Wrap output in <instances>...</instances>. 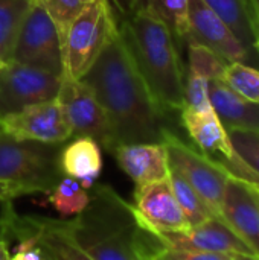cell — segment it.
<instances>
[{
    "label": "cell",
    "instance_id": "20",
    "mask_svg": "<svg viewBox=\"0 0 259 260\" xmlns=\"http://www.w3.org/2000/svg\"><path fill=\"white\" fill-rule=\"evenodd\" d=\"M34 0H0V59L9 62L14 44Z\"/></svg>",
    "mask_w": 259,
    "mask_h": 260
},
{
    "label": "cell",
    "instance_id": "27",
    "mask_svg": "<svg viewBox=\"0 0 259 260\" xmlns=\"http://www.w3.org/2000/svg\"><path fill=\"white\" fill-rule=\"evenodd\" d=\"M34 2L40 5L53 21L61 44L64 41L69 26L85 8V3H82L81 0H34Z\"/></svg>",
    "mask_w": 259,
    "mask_h": 260
},
{
    "label": "cell",
    "instance_id": "12",
    "mask_svg": "<svg viewBox=\"0 0 259 260\" xmlns=\"http://www.w3.org/2000/svg\"><path fill=\"white\" fill-rule=\"evenodd\" d=\"M150 235L162 247L218 253L227 256H237V254L256 256L250 250V247L218 216H214L202 222L200 225L191 227L185 232L150 233Z\"/></svg>",
    "mask_w": 259,
    "mask_h": 260
},
{
    "label": "cell",
    "instance_id": "4",
    "mask_svg": "<svg viewBox=\"0 0 259 260\" xmlns=\"http://www.w3.org/2000/svg\"><path fill=\"white\" fill-rule=\"evenodd\" d=\"M60 152L56 145L15 140L0 129V180L49 193L63 178Z\"/></svg>",
    "mask_w": 259,
    "mask_h": 260
},
{
    "label": "cell",
    "instance_id": "23",
    "mask_svg": "<svg viewBox=\"0 0 259 260\" xmlns=\"http://www.w3.org/2000/svg\"><path fill=\"white\" fill-rule=\"evenodd\" d=\"M49 203L61 216H76L89 206L90 195L78 180L63 177L49 192Z\"/></svg>",
    "mask_w": 259,
    "mask_h": 260
},
{
    "label": "cell",
    "instance_id": "35",
    "mask_svg": "<svg viewBox=\"0 0 259 260\" xmlns=\"http://www.w3.org/2000/svg\"><path fill=\"white\" fill-rule=\"evenodd\" d=\"M82 3H85V5H90V3H95V2H98V0H81Z\"/></svg>",
    "mask_w": 259,
    "mask_h": 260
},
{
    "label": "cell",
    "instance_id": "33",
    "mask_svg": "<svg viewBox=\"0 0 259 260\" xmlns=\"http://www.w3.org/2000/svg\"><path fill=\"white\" fill-rule=\"evenodd\" d=\"M9 259H11V254H9V245H8V235L0 221V260Z\"/></svg>",
    "mask_w": 259,
    "mask_h": 260
},
{
    "label": "cell",
    "instance_id": "8",
    "mask_svg": "<svg viewBox=\"0 0 259 260\" xmlns=\"http://www.w3.org/2000/svg\"><path fill=\"white\" fill-rule=\"evenodd\" d=\"M56 99L61 104L75 136L90 137L110 152L118 148L111 123L87 84L81 79L61 75V85Z\"/></svg>",
    "mask_w": 259,
    "mask_h": 260
},
{
    "label": "cell",
    "instance_id": "2",
    "mask_svg": "<svg viewBox=\"0 0 259 260\" xmlns=\"http://www.w3.org/2000/svg\"><path fill=\"white\" fill-rule=\"evenodd\" d=\"M66 225L93 260H139L160 247L139 225L131 204L110 187H96L89 206Z\"/></svg>",
    "mask_w": 259,
    "mask_h": 260
},
{
    "label": "cell",
    "instance_id": "15",
    "mask_svg": "<svg viewBox=\"0 0 259 260\" xmlns=\"http://www.w3.org/2000/svg\"><path fill=\"white\" fill-rule=\"evenodd\" d=\"M182 123L200 152L223 163H234L238 157L234 151L231 137L214 107L208 111H194L183 108L180 111Z\"/></svg>",
    "mask_w": 259,
    "mask_h": 260
},
{
    "label": "cell",
    "instance_id": "25",
    "mask_svg": "<svg viewBox=\"0 0 259 260\" xmlns=\"http://www.w3.org/2000/svg\"><path fill=\"white\" fill-rule=\"evenodd\" d=\"M241 98L259 104V70L246 62H227L223 79Z\"/></svg>",
    "mask_w": 259,
    "mask_h": 260
},
{
    "label": "cell",
    "instance_id": "16",
    "mask_svg": "<svg viewBox=\"0 0 259 260\" xmlns=\"http://www.w3.org/2000/svg\"><path fill=\"white\" fill-rule=\"evenodd\" d=\"M113 154L121 169L134 181L136 186L162 181L169 175L168 152L162 142L119 145Z\"/></svg>",
    "mask_w": 259,
    "mask_h": 260
},
{
    "label": "cell",
    "instance_id": "31",
    "mask_svg": "<svg viewBox=\"0 0 259 260\" xmlns=\"http://www.w3.org/2000/svg\"><path fill=\"white\" fill-rule=\"evenodd\" d=\"M31 193H34V190L31 187H26L23 184L12 183V181L0 180V203H9L18 197L31 195Z\"/></svg>",
    "mask_w": 259,
    "mask_h": 260
},
{
    "label": "cell",
    "instance_id": "21",
    "mask_svg": "<svg viewBox=\"0 0 259 260\" xmlns=\"http://www.w3.org/2000/svg\"><path fill=\"white\" fill-rule=\"evenodd\" d=\"M168 180H169L174 197H176L189 227L200 225L202 222L215 216L212 213V210L206 206L203 198L192 189V186L179 172H176L171 168H169Z\"/></svg>",
    "mask_w": 259,
    "mask_h": 260
},
{
    "label": "cell",
    "instance_id": "11",
    "mask_svg": "<svg viewBox=\"0 0 259 260\" xmlns=\"http://www.w3.org/2000/svg\"><path fill=\"white\" fill-rule=\"evenodd\" d=\"M131 207L139 225L150 233H172L191 229L168 178L136 186Z\"/></svg>",
    "mask_w": 259,
    "mask_h": 260
},
{
    "label": "cell",
    "instance_id": "29",
    "mask_svg": "<svg viewBox=\"0 0 259 260\" xmlns=\"http://www.w3.org/2000/svg\"><path fill=\"white\" fill-rule=\"evenodd\" d=\"M185 107L194 111H208L212 108L209 99V81L194 72L185 75Z\"/></svg>",
    "mask_w": 259,
    "mask_h": 260
},
{
    "label": "cell",
    "instance_id": "26",
    "mask_svg": "<svg viewBox=\"0 0 259 260\" xmlns=\"http://www.w3.org/2000/svg\"><path fill=\"white\" fill-rule=\"evenodd\" d=\"M186 43H188V56H189L188 70L205 76L208 81H214V79L221 81L227 61L221 58L218 53H215L214 50L208 49L206 46L197 41L188 40Z\"/></svg>",
    "mask_w": 259,
    "mask_h": 260
},
{
    "label": "cell",
    "instance_id": "40",
    "mask_svg": "<svg viewBox=\"0 0 259 260\" xmlns=\"http://www.w3.org/2000/svg\"><path fill=\"white\" fill-rule=\"evenodd\" d=\"M231 260H237V257H232V259H231Z\"/></svg>",
    "mask_w": 259,
    "mask_h": 260
},
{
    "label": "cell",
    "instance_id": "22",
    "mask_svg": "<svg viewBox=\"0 0 259 260\" xmlns=\"http://www.w3.org/2000/svg\"><path fill=\"white\" fill-rule=\"evenodd\" d=\"M205 3H208L231 26V29L249 52L250 49L255 50L249 0H205Z\"/></svg>",
    "mask_w": 259,
    "mask_h": 260
},
{
    "label": "cell",
    "instance_id": "34",
    "mask_svg": "<svg viewBox=\"0 0 259 260\" xmlns=\"http://www.w3.org/2000/svg\"><path fill=\"white\" fill-rule=\"evenodd\" d=\"M237 260H259L258 256H246V254H237Z\"/></svg>",
    "mask_w": 259,
    "mask_h": 260
},
{
    "label": "cell",
    "instance_id": "13",
    "mask_svg": "<svg viewBox=\"0 0 259 260\" xmlns=\"http://www.w3.org/2000/svg\"><path fill=\"white\" fill-rule=\"evenodd\" d=\"M218 53L227 62H246L249 50L231 26L205 0H189V37ZM186 40V41H188Z\"/></svg>",
    "mask_w": 259,
    "mask_h": 260
},
{
    "label": "cell",
    "instance_id": "19",
    "mask_svg": "<svg viewBox=\"0 0 259 260\" xmlns=\"http://www.w3.org/2000/svg\"><path fill=\"white\" fill-rule=\"evenodd\" d=\"M60 169L66 177L79 181L89 190L102 171L99 143L90 137H78L60 152Z\"/></svg>",
    "mask_w": 259,
    "mask_h": 260
},
{
    "label": "cell",
    "instance_id": "36",
    "mask_svg": "<svg viewBox=\"0 0 259 260\" xmlns=\"http://www.w3.org/2000/svg\"><path fill=\"white\" fill-rule=\"evenodd\" d=\"M250 2H252V3L255 5V8H256V9L259 11V0H250Z\"/></svg>",
    "mask_w": 259,
    "mask_h": 260
},
{
    "label": "cell",
    "instance_id": "10",
    "mask_svg": "<svg viewBox=\"0 0 259 260\" xmlns=\"http://www.w3.org/2000/svg\"><path fill=\"white\" fill-rule=\"evenodd\" d=\"M0 129L15 140L58 145L73 136L58 99L29 105L0 119Z\"/></svg>",
    "mask_w": 259,
    "mask_h": 260
},
{
    "label": "cell",
    "instance_id": "37",
    "mask_svg": "<svg viewBox=\"0 0 259 260\" xmlns=\"http://www.w3.org/2000/svg\"><path fill=\"white\" fill-rule=\"evenodd\" d=\"M250 184H252L253 187H256V189H258V190H259V178H258V180H256V181H255V183H250Z\"/></svg>",
    "mask_w": 259,
    "mask_h": 260
},
{
    "label": "cell",
    "instance_id": "28",
    "mask_svg": "<svg viewBox=\"0 0 259 260\" xmlns=\"http://www.w3.org/2000/svg\"><path fill=\"white\" fill-rule=\"evenodd\" d=\"M227 133L238 158L259 178V134L240 129H232Z\"/></svg>",
    "mask_w": 259,
    "mask_h": 260
},
{
    "label": "cell",
    "instance_id": "9",
    "mask_svg": "<svg viewBox=\"0 0 259 260\" xmlns=\"http://www.w3.org/2000/svg\"><path fill=\"white\" fill-rule=\"evenodd\" d=\"M61 76L9 61L0 70V119L23 108L56 99Z\"/></svg>",
    "mask_w": 259,
    "mask_h": 260
},
{
    "label": "cell",
    "instance_id": "17",
    "mask_svg": "<svg viewBox=\"0 0 259 260\" xmlns=\"http://www.w3.org/2000/svg\"><path fill=\"white\" fill-rule=\"evenodd\" d=\"M21 224L29 230L41 247L46 260H93L73 239L66 221L20 216Z\"/></svg>",
    "mask_w": 259,
    "mask_h": 260
},
{
    "label": "cell",
    "instance_id": "5",
    "mask_svg": "<svg viewBox=\"0 0 259 260\" xmlns=\"http://www.w3.org/2000/svg\"><path fill=\"white\" fill-rule=\"evenodd\" d=\"M114 29L116 23L108 0L85 5L69 26L61 44L63 75L81 79L99 56Z\"/></svg>",
    "mask_w": 259,
    "mask_h": 260
},
{
    "label": "cell",
    "instance_id": "6",
    "mask_svg": "<svg viewBox=\"0 0 259 260\" xmlns=\"http://www.w3.org/2000/svg\"><path fill=\"white\" fill-rule=\"evenodd\" d=\"M162 143L166 146L169 168L179 172L203 198L212 213L220 218L223 195L232 174L224 165L191 148L168 128L162 133Z\"/></svg>",
    "mask_w": 259,
    "mask_h": 260
},
{
    "label": "cell",
    "instance_id": "30",
    "mask_svg": "<svg viewBox=\"0 0 259 260\" xmlns=\"http://www.w3.org/2000/svg\"><path fill=\"white\" fill-rule=\"evenodd\" d=\"M145 257V256H143ZM235 256L218 254V253H206L195 250H183V248H171V247H159L151 254H148L147 260H231Z\"/></svg>",
    "mask_w": 259,
    "mask_h": 260
},
{
    "label": "cell",
    "instance_id": "39",
    "mask_svg": "<svg viewBox=\"0 0 259 260\" xmlns=\"http://www.w3.org/2000/svg\"><path fill=\"white\" fill-rule=\"evenodd\" d=\"M139 260H147V259H145L143 256H139Z\"/></svg>",
    "mask_w": 259,
    "mask_h": 260
},
{
    "label": "cell",
    "instance_id": "24",
    "mask_svg": "<svg viewBox=\"0 0 259 260\" xmlns=\"http://www.w3.org/2000/svg\"><path fill=\"white\" fill-rule=\"evenodd\" d=\"M142 2V0H140ZM143 3L165 21L174 38L186 41L189 37V0H143Z\"/></svg>",
    "mask_w": 259,
    "mask_h": 260
},
{
    "label": "cell",
    "instance_id": "3",
    "mask_svg": "<svg viewBox=\"0 0 259 260\" xmlns=\"http://www.w3.org/2000/svg\"><path fill=\"white\" fill-rule=\"evenodd\" d=\"M119 29L159 105L165 113L182 111L186 73L176 38L165 21L136 0V9Z\"/></svg>",
    "mask_w": 259,
    "mask_h": 260
},
{
    "label": "cell",
    "instance_id": "14",
    "mask_svg": "<svg viewBox=\"0 0 259 260\" xmlns=\"http://www.w3.org/2000/svg\"><path fill=\"white\" fill-rule=\"evenodd\" d=\"M220 218L259 257V190L250 183L231 175Z\"/></svg>",
    "mask_w": 259,
    "mask_h": 260
},
{
    "label": "cell",
    "instance_id": "7",
    "mask_svg": "<svg viewBox=\"0 0 259 260\" xmlns=\"http://www.w3.org/2000/svg\"><path fill=\"white\" fill-rule=\"evenodd\" d=\"M11 61L55 76L63 75V50L58 30L46 11L35 2L21 23Z\"/></svg>",
    "mask_w": 259,
    "mask_h": 260
},
{
    "label": "cell",
    "instance_id": "38",
    "mask_svg": "<svg viewBox=\"0 0 259 260\" xmlns=\"http://www.w3.org/2000/svg\"><path fill=\"white\" fill-rule=\"evenodd\" d=\"M5 64H6V62H5V61H2V59H0V70H2V69H3V67H5Z\"/></svg>",
    "mask_w": 259,
    "mask_h": 260
},
{
    "label": "cell",
    "instance_id": "32",
    "mask_svg": "<svg viewBox=\"0 0 259 260\" xmlns=\"http://www.w3.org/2000/svg\"><path fill=\"white\" fill-rule=\"evenodd\" d=\"M249 12H250V26H252V34H253L255 50L259 53V11L250 0H249Z\"/></svg>",
    "mask_w": 259,
    "mask_h": 260
},
{
    "label": "cell",
    "instance_id": "18",
    "mask_svg": "<svg viewBox=\"0 0 259 260\" xmlns=\"http://www.w3.org/2000/svg\"><path fill=\"white\" fill-rule=\"evenodd\" d=\"M209 99L227 131L240 129L259 134V104L235 93L223 81H209Z\"/></svg>",
    "mask_w": 259,
    "mask_h": 260
},
{
    "label": "cell",
    "instance_id": "1",
    "mask_svg": "<svg viewBox=\"0 0 259 260\" xmlns=\"http://www.w3.org/2000/svg\"><path fill=\"white\" fill-rule=\"evenodd\" d=\"M81 81L104 108L118 146L162 142L166 113L142 76L119 26Z\"/></svg>",
    "mask_w": 259,
    "mask_h": 260
}]
</instances>
